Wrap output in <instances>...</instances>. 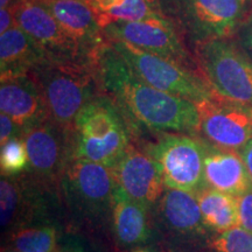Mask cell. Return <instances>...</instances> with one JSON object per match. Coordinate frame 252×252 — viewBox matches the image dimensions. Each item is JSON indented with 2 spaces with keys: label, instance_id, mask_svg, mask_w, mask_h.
<instances>
[{
  "label": "cell",
  "instance_id": "obj_1",
  "mask_svg": "<svg viewBox=\"0 0 252 252\" xmlns=\"http://www.w3.org/2000/svg\"><path fill=\"white\" fill-rule=\"evenodd\" d=\"M93 60L102 93L124 113L133 137L141 128L158 133H200L196 104L139 80L108 40L94 50Z\"/></svg>",
  "mask_w": 252,
  "mask_h": 252
},
{
  "label": "cell",
  "instance_id": "obj_2",
  "mask_svg": "<svg viewBox=\"0 0 252 252\" xmlns=\"http://www.w3.org/2000/svg\"><path fill=\"white\" fill-rule=\"evenodd\" d=\"M74 160L112 167L132 145L130 124L108 94H100L78 112L74 122Z\"/></svg>",
  "mask_w": 252,
  "mask_h": 252
},
{
  "label": "cell",
  "instance_id": "obj_3",
  "mask_svg": "<svg viewBox=\"0 0 252 252\" xmlns=\"http://www.w3.org/2000/svg\"><path fill=\"white\" fill-rule=\"evenodd\" d=\"M42 90L49 117L63 127L72 128L78 112L103 94L94 60L56 61L43 59L31 71Z\"/></svg>",
  "mask_w": 252,
  "mask_h": 252
},
{
  "label": "cell",
  "instance_id": "obj_4",
  "mask_svg": "<svg viewBox=\"0 0 252 252\" xmlns=\"http://www.w3.org/2000/svg\"><path fill=\"white\" fill-rule=\"evenodd\" d=\"M198 72L220 98L252 108V60L230 37L195 43Z\"/></svg>",
  "mask_w": 252,
  "mask_h": 252
},
{
  "label": "cell",
  "instance_id": "obj_5",
  "mask_svg": "<svg viewBox=\"0 0 252 252\" xmlns=\"http://www.w3.org/2000/svg\"><path fill=\"white\" fill-rule=\"evenodd\" d=\"M139 80L163 93L189 99L195 104L214 94L201 76L185 65L151 54L121 40H108Z\"/></svg>",
  "mask_w": 252,
  "mask_h": 252
},
{
  "label": "cell",
  "instance_id": "obj_6",
  "mask_svg": "<svg viewBox=\"0 0 252 252\" xmlns=\"http://www.w3.org/2000/svg\"><path fill=\"white\" fill-rule=\"evenodd\" d=\"M70 212L78 219L99 222L111 219L117 188L111 167L87 160H74L60 184Z\"/></svg>",
  "mask_w": 252,
  "mask_h": 252
},
{
  "label": "cell",
  "instance_id": "obj_7",
  "mask_svg": "<svg viewBox=\"0 0 252 252\" xmlns=\"http://www.w3.org/2000/svg\"><path fill=\"white\" fill-rule=\"evenodd\" d=\"M144 150L159 167L167 188L196 195L204 181V140L200 135L159 133Z\"/></svg>",
  "mask_w": 252,
  "mask_h": 252
},
{
  "label": "cell",
  "instance_id": "obj_8",
  "mask_svg": "<svg viewBox=\"0 0 252 252\" xmlns=\"http://www.w3.org/2000/svg\"><path fill=\"white\" fill-rule=\"evenodd\" d=\"M153 225L172 249L184 252H203L213 235L204 225L196 196L167 188L152 209Z\"/></svg>",
  "mask_w": 252,
  "mask_h": 252
},
{
  "label": "cell",
  "instance_id": "obj_9",
  "mask_svg": "<svg viewBox=\"0 0 252 252\" xmlns=\"http://www.w3.org/2000/svg\"><path fill=\"white\" fill-rule=\"evenodd\" d=\"M28 154L27 173L45 187L60 185L74 161V131L52 119L24 131Z\"/></svg>",
  "mask_w": 252,
  "mask_h": 252
},
{
  "label": "cell",
  "instance_id": "obj_10",
  "mask_svg": "<svg viewBox=\"0 0 252 252\" xmlns=\"http://www.w3.org/2000/svg\"><path fill=\"white\" fill-rule=\"evenodd\" d=\"M15 24L28 34L46 59L56 61H89L88 54L62 30L48 6L41 0H15L11 6Z\"/></svg>",
  "mask_w": 252,
  "mask_h": 252
},
{
  "label": "cell",
  "instance_id": "obj_11",
  "mask_svg": "<svg viewBox=\"0 0 252 252\" xmlns=\"http://www.w3.org/2000/svg\"><path fill=\"white\" fill-rule=\"evenodd\" d=\"M106 40H121L151 54L194 69L197 67L186 49L174 25L167 17L130 23H115L103 30Z\"/></svg>",
  "mask_w": 252,
  "mask_h": 252
},
{
  "label": "cell",
  "instance_id": "obj_12",
  "mask_svg": "<svg viewBox=\"0 0 252 252\" xmlns=\"http://www.w3.org/2000/svg\"><path fill=\"white\" fill-rule=\"evenodd\" d=\"M200 135L223 150L239 152L252 139V108L220 98L217 94L196 104Z\"/></svg>",
  "mask_w": 252,
  "mask_h": 252
},
{
  "label": "cell",
  "instance_id": "obj_13",
  "mask_svg": "<svg viewBox=\"0 0 252 252\" xmlns=\"http://www.w3.org/2000/svg\"><path fill=\"white\" fill-rule=\"evenodd\" d=\"M185 26L195 43L231 37L245 20L247 0H181Z\"/></svg>",
  "mask_w": 252,
  "mask_h": 252
},
{
  "label": "cell",
  "instance_id": "obj_14",
  "mask_svg": "<svg viewBox=\"0 0 252 252\" xmlns=\"http://www.w3.org/2000/svg\"><path fill=\"white\" fill-rule=\"evenodd\" d=\"M45 187L28 173L0 179V219L2 234L11 236L25 226L33 225L45 212Z\"/></svg>",
  "mask_w": 252,
  "mask_h": 252
},
{
  "label": "cell",
  "instance_id": "obj_15",
  "mask_svg": "<svg viewBox=\"0 0 252 252\" xmlns=\"http://www.w3.org/2000/svg\"><path fill=\"white\" fill-rule=\"evenodd\" d=\"M113 175L121 187L132 200L153 209L165 191L166 186L159 167L145 150L133 144L112 167Z\"/></svg>",
  "mask_w": 252,
  "mask_h": 252
},
{
  "label": "cell",
  "instance_id": "obj_16",
  "mask_svg": "<svg viewBox=\"0 0 252 252\" xmlns=\"http://www.w3.org/2000/svg\"><path fill=\"white\" fill-rule=\"evenodd\" d=\"M0 110L24 131L49 121L42 90L31 74L1 78Z\"/></svg>",
  "mask_w": 252,
  "mask_h": 252
},
{
  "label": "cell",
  "instance_id": "obj_17",
  "mask_svg": "<svg viewBox=\"0 0 252 252\" xmlns=\"http://www.w3.org/2000/svg\"><path fill=\"white\" fill-rule=\"evenodd\" d=\"M116 244L124 250H141L153 239L152 209L132 200L121 187L116 188L111 214Z\"/></svg>",
  "mask_w": 252,
  "mask_h": 252
},
{
  "label": "cell",
  "instance_id": "obj_18",
  "mask_svg": "<svg viewBox=\"0 0 252 252\" xmlns=\"http://www.w3.org/2000/svg\"><path fill=\"white\" fill-rule=\"evenodd\" d=\"M204 181L208 188L235 197L252 189L251 176L239 152L220 149L207 140H204Z\"/></svg>",
  "mask_w": 252,
  "mask_h": 252
},
{
  "label": "cell",
  "instance_id": "obj_19",
  "mask_svg": "<svg viewBox=\"0 0 252 252\" xmlns=\"http://www.w3.org/2000/svg\"><path fill=\"white\" fill-rule=\"evenodd\" d=\"M45 4L62 30L88 54L106 40L87 0H49Z\"/></svg>",
  "mask_w": 252,
  "mask_h": 252
},
{
  "label": "cell",
  "instance_id": "obj_20",
  "mask_svg": "<svg viewBox=\"0 0 252 252\" xmlns=\"http://www.w3.org/2000/svg\"><path fill=\"white\" fill-rule=\"evenodd\" d=\"M43 59L42 50L17 24L0 36L1 78L31 74Z\"/></svg>",
  "mask_w": 252,
  "mask_h": 252
},
{
  "label": "cell",
  "instance_id": "obj_21",
  "mask_svg": "<svg viewBox=\"0 0 252 252\" xmlns=\"http://www.w3.org/2000/svg\"><path fill=\"white\" fill-rule=\"evenodd\" d=\"M204 225L213 236L238 225L237 197L212 188L195 195Z\"/></svg>",
  "mask_w": 252,
  "mask_h": 252
},
{
  "label": "cell",
  "instance_id": "obj_22",
  "mask_svg": "<svg viewBox=\"0 0 252 252\" xmlns=\"http://www.w3.org/2000/svg\"><path fill=\"white\" fill-rule=\"evenodd\" d=\"M87 2L102 30L115 23L141 21L161 15L153 11L146 0H87Z\"/></svg>",
  "mask_w": 252,
  "mask_h": 252
},
{
  "label": "cell",
  "instance_id": "obj_23",
  "mask_svg": "<svg viewBox=\"0 0 252 252\" xmlns=\"http://www.w3.org/2000/svg\"><path fill=\"white\" fill-rule=\"evenodd\" d=\"M20 252H60L55 225L42 223L19 229L9 236V244Z\"/></svg>",
  "mask_w": 252,
  "mask_h": 252
},
{
  "label": "cell",
  "instance_id": "obj_24",
  "mask_svg": "<svg viewBox=\"0 0 252 252\" xmlns=\"http://www.w3.org/2000/svg\"><path fill=\"white\" fill-rule=\"evenodd\" d=\"M28 154L23 137H15L1 145L0 171L1 175H19L28 168Z\"/></svg>",
  "mask_w": 252,
  "mask_h": 252
},
{
  "label": "cell",
  "instance_id": "obj_25",
  "mask_svg": "<svg viewBox=\"0 0 252 252\" xmlns=\"http://www.w3.org/2000/svg\"><path fill=\"white\" fill-rule=\"evenodd\" d=\"M209 248L215 252H252V231L234 226L213 236Z\"/></svg>",
  "mask_w": 252,
  "mask_h": 252
},
{
  "label": "cell",
  "instance_id": "obj_26",
  "mask_svg": "<svg viewBox=\"0 0 252 252\" xmlns=\"http://www.w3.org/2000/svg\"><path fill=\"white\" fill-rule=\"evenodd\" d=\"M238 225L252 231V189L237 197Z\"/></svg>",
  "mask_w": 252,
  "mask_h": 252
},
{
  "label": "cell",
  "instance_id": "obj_27",
  "mask_svg": "<svg viewBox=\"0 0 252 252\" xmlns=\"http://www.w3.org/2000/svg\"><path fill=\"white\" fill-rule=\"evenodd\" d=\"M15 137H23V130L9 116L1 112L0 115V144L4 145Z\"/></svg>",
  "mask_w": 252,
  "mask_h": 252
},
{
  "label": "cell",
  "instance_id": "obj_28",
  "mask_svg": "<svg viewBox=\"0 0 252 252\" xmlns=\"http://www.w3.org/2000/svg\"><path fill=\"white\" fill-rule=\"evenodd\" d=\"M241 47L252 60V14L245 18L242 26L238 30Z\"/></svg>",
  "mask_w": 252,
  "mask_h": 252
},
{
  "label": "cell",
  "instance_id": "obj_29",
  "mask_svg": "<svg viewBox=\"0 0 252 252\" xmlns=\"http://www.w3.org/2000/svg\"><path fill=\"white\" fill-rule=\"evenodd\" d=\"M15 25V19L12 8L0 9V34L7 32Z\"/></svg>",
  "mask_w": 252,
  "mask_h": 252
},
{
  "label": "cell",
  "instance_id": "obj_30",
  "mask_svg": "<svg viewBox=\"0 0 252 252\" xmlns=\"http://www.w3.org/2000/svg\"><path fill=\"white\" fill-rule=\"evenodd\" d=\"M239 154H241L242 159H243L245 166H247L248 172L252 180V139L244 145L243 149L239 151Z\"/></svg>",
  "mask_w": 252,
  "mask_h": 252
},
{
  "label": "cell",
  "instance_id": "obj_31",
  "mask_svg": "<svg viewBox=\"0 0 252 252\" xmlns=\"http://www.w3.org/2000/svg\"><path fill=\"white\" fill-rule=\"evenodd\" d=\"M171 1H174V0H146V2L152 7L153 11H156L157 13L161 15H165V17L167 12V5Z\"/></svg>",
  "mask_w": 252,
  "mask_h": 252
},
{
  "label": "cell",
  "instance_id": "obj_32",
  "mask_svg": "<svg viewBox=\"0 0 252 252\" xmlns=\"http://www.w3.org/2000/svg\"><path fill=\"white\" fill-rule=\"evenodd\" d=\"M60 252H86L82 249L81 247H78L76 244H71V245H67V247H64L63 249H61V251Z\"/></svg>",
  "mask_w": 252,
  "mask_h": 252
},
{
  "label": "cell",
  "instance_id": "obj_33",
  "mask_svg": "<svg viewBox=\"0 0 252 252\" xmlns=\"http://www.w3.org/2000/svg\"><path fill=\"white\" fill-rule=\"evenodd\" d=\"M15 0H0V7L1 8H9L14 4Z\"/></svg>",
  "mask_w": 252,
  "mask_h": 252
},
{
  "label": "cell",
  "instance_id": "obj_34",
  "mask_svg": "<svg viewBox=\"0 0 252 252\" xmlns=\"http://www.w3.org/2000/svg\"><path fill=\"white\" fill-rule=\"evenodd\" d=\"M1 252H20V251L17 250V249L13 247H11V245H6L5 248H2Z\"/></svg>",
  "mask_w": 252,
  "mask_h": 252
},
{
  "label": "cell",
  "instance_id": "obj_35",
  "mask_svg": "<svg viewBox=\"0 0 252 252\" xmlns=\"http://www.w3.org/2000/svg\"><path fill=\"white\" fill-rule=\"evenodd\" d=\"M203 252H215V251L212 250V249H210V248H208V249H206V250H204Z\"/></svg>",
  "mask_w": 252,
  "mask_h": 252
},
{
  "label": "cell",
  "instance_id": "obj_36",
  "mask_svg": "<svg viewBox=\"0 0 252 252\" xmlns=\"http://www.w3.org/2000/svg\"><path fill=\"white\" fill-rule=\"evenodd\" d=\"M133 252H149V251H145V250H137V251H133Z\"/></svg>",
  "mask_w": 252,
  "mask_h": 252
},
{
  "label": "cell",
  "instance_id": "obj_37",
  "mask_svg": "<svg viewBox=\"0 0 252 252\" xmlns=\"http://www.w3.org/2000/svg\"><path fill=\"white\" fill-rule=\"evenodd\" d=\"M41 1H43V2H47V1H49V0H41Z\"/></svg>",
  "mask_w": 252,
  "mask_h": 252
}]
</instances>
